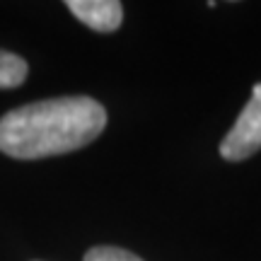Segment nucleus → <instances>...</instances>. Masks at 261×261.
<instances>
[{
    "label": "nucleus",
    "mask_w": 261,
    "mask_h": 261,
    "mask_svg": "<svg viewBox=\"0 0 261 261\" xmlns=\"http://www.w3.org/2000/svg\"><path fill=\"white\" fill-rule=\"evenodd\" d=\"M65 8L94 32H116L123 22V5L119 0H68Z\"/></svg>",
    "instance_id": "3"
},
{
    "label": "nucleus",
    "mask_w": 261,
    "mask_h": 261,
    "mask_svg": "<svg viewBox=\"0 0 261 261\" xmlns=\"http://www.w3.org/2000/svg\"><path fill=\"white\" fill-rule=\"evenodd\" d=\"M261 150V83L254 85L252 99L220 143V155L230 162L252 158Z\"/></svg>",
    "instance_id": "2"
},
{
    "label": "nucleus",
    "mask_w": 261,
    "mask_h": 261,
    "mask_svg": "<svg viewBox=\"0 0 261 261\" xmlns=\"http://www.w3.org/2000/svg\"><path fill=\"white\" fill-rule=\"evenodd\" d=\"M85 261H143L128 249L121 247H92L85 254Z\"/></svg>",
    "instance_id": "5"
},
{
    "label": "nucleus",
    "mask_w": 261,
    "mask_h": 261,
    "mask_svg": "<svg viewBox=\"0 0 261 261\" xmlns=\"http://www.w3.org/2000/svg\"><path fill=\"white\" fill-rule=\"evenodd\" d=\"M107 112L92 97H56L0 116V152L15 160L65 155L102 136Z\"/></svg>",
    "instance_id": "1"
},
{
    "label": "nucleus",
    "mask_w": 261,
    "mask_h": 261,
    "mask_svg": "<svg viewBox=\"0 0 261 261\" xmlns=\"http://www.w3.org/2000/svg\"><path fill=\"white\" fill-rule=\"evenodd\" d=\"M29 65L17 54H10L0 48V90H12L27 80Z\"/></svg>",
    "instance_id": "4"
}]
</instances>
